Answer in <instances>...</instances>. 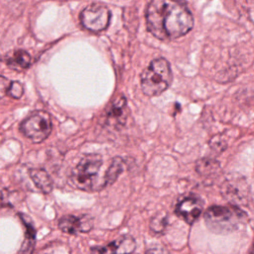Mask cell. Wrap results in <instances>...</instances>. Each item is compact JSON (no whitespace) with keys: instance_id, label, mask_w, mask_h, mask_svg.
Wrapping results in <instances>:
<instances>
[{"instance_id":"15","label":"cell","mask_w":254,"mask_h":254,"mask_svg":"<svg viewBox=\"0 0 254 254\" xmlns=\"http://www.w3.org/2000/svg\"><path fill=\"white\" fill-rule=\"evenodd\" d=\"M168 224V216L164 215H157L155 216L150 222V229L154 233H162L166 229Z\"/></svg>"},{"instance_id":"18","label":"cell","mask_w":254,"mask_h":254,"mask_svg":"<svg viewBox=\"0 0 254 254\" xmlns=\"http://www.w3.org/2000/svg\"><path fill=\"white\" fill-rule=\"evenodd\" d=\"M249 254H254V242H253V244H252V247H251L250 251H249Z\"/></svg>"},{"instance_id":"1","label":"cell","mask_w":254,"mask_h":254,"mask_svg":"<svg viewBox=\"0 0 254 254\" xmlns=\"http://www.w3.org/2000/svg\"><path fill=\"white\" fill-rule=\"evenodd\" d=\"M147 28L159 40H174L188 34L194 18L188 7L180 1L154 0L146 10Z\"/></svg>"},{"instance_id":"16","label":"cell","mask_w":254,"mask_h":254,"mask_svg":"<svg viewBox=\"0 0 254 254\" xmlns=\"http://www.w3.org/2000/svg\"><path fill=\"white\" fill-rule=\"evenodd\" d=\"M24 94V88L18 81L10 82L7 88V95L12 99H20Z\"/></svg>"},{"instance_id":"4","label":"cell","mask_w":254,"mask_h":254,"mask_svg":"<svg viewBox=\"0 0 254 254\" xmlns=\"http://www.w3.org/2000/svg\"><path fill=\"white\" fill-rule=\"evenodd\" d=\"M102 165L101 155L95 153L86 155L73 170L70 177L71 184L82 191H99L97 183Z\"/></svg>"},{"instance_id":"10","label":"cell","mask_w":254,"mask_h":254,"mask_svg":"<svg viewBox=\"0 0 254 254\" xmlns=\"http://www.w3.org/2000/svg\"><path fill=\"white\" fill-rule=\"evenodd\" d=\"M19 217L23 224L25 225L26 230H25V237L18 254H32L36 244V229L33 225V222L27 216L20 214Z\"/></svg>"},{"instance_id":"12","label":"cell","mask_w":254,"mask_h":254,"mask_svg":"<svg viewBox=\"0 0 254 254\" xmlns=\"http://www.w3.org/2000/svg\"><path fill=\"white\" fill-rule=\"evenodd\" d=\"M126 101L122 97L113 103L108 113V120L111 125H123L126 121Z\"/></svg>"},{"instance_id":"13","label":"cell","mask_w":254,"mask_h":254,"mask_svg":"<svg viewBox=\"0 0 254 254\" xmlns=\"http://www.w3.org/2000/svg\"><path fill=\"white\" fill-rule=\"evenodd\" d=\"M30 178L35 186L44 194H49L53 190V181L43 169H32L29 171Z\"/></svg>"},{"instance_id":"14","label":"cell","mask_w":254,"mask_h":254,"mask_svg":"<svg viewBox=\"0 0 254 254\" xmlns=\"http://www.w3.org/2000/svg\"><path fill=\"white\" fill-rule=\"evenodd\" d=\"M126 166L125 161L122 158H114L111 162L110 167L108 169L105 177V188L107 186L112 185L118 178V176L124 171Z\"/></svg>"},{"instance_id":"17","label":"cell","mask_w":254,"mask_h":254,"mask_svg":"<svg viewBox=\"0 0 254 254\" xmlns=\"http://www.w3.org/2000/svg\"><path fill=\"white\" fill-rule=\"evenodd\" d=\"M145 254H170L167 248L161 245H155L147 248Z\"/></svg>"},{"instance_id":"7","label":"cell","mask_w":254,"mask_h":254,"mask_svg":"<svg viewBox=\"0 0 254 254\" xmlns=\"http://www.w3.org/2000/svg\"><path fill=\"white\" fill-rule=\"evenodd\" d=\"M136 241L133 236L124 234L104 246H94L89 254H133Z\"/></svg>"},{"instance_id":"3","label":"cell","mask_w":254,"mask_h":254,"mask_svg":"<svg viewBox=\"0 0 254 254\" xmlns=\"http://www.w3.org/2000/svg\"><path fill=\"white\" fill-rule=\"evenodd\" d=\"M172 71L164 58L153 60L141 75V88L148 97H156L164 93L172 82Z\"/></svg>"},{"instance_id":"6","label":"cell","mask_w":254,"mask_h":254,"mask_svg":"<svg viewBox=\"0 0 254 254\" xmlns=\"http://www.w3.org/2000/svg\"><path fill=\"white\" fill-rule=\"evenodd\" d=\"M110 17L109 9L100 3H93L87 6L79 15L82 26L92 32L106 30L109 25Z\"/></svg>"},{"instance_id":"8","label":"cell","mask_w":254,"mask_h":254,"mask_svg":"<svg viewBox=\"0 0 254 254\" xmlns=\"http://www.w3.org/2000/svg\"><path fill=\"white\" fill-rule=\"evenodd\" d=\"M94 227V219L88 215L65 216L59 220V228L68 234L76 235L78 233H88Z\"/></svg>"},{"instance_id":"11","label":"cell","mask_w":254,"mask_h":254,"mask_svg":"<svg viewBox=\"0 0 254 254\" xmlns=\"http://www.w3.org/2000/svg\"><path fill=\"white\" fill-rule=\"evenodd\" d=\"M7 67L16 72H22L31 65V57L24 50H16L5 56Z\"/></svg>"},{"instance_id":"5","label":"cell","mask_w":254,"mask_h":254,"mask_svg":"<svg viewBox=\"0 0 254 254\" xmlns=\"http://www.w3.org/2000/svg\"><path fill=\"white\" fill-rule=\"evenodd\" d=\"M20 130L32 142L41 143L48 138L52 131L51 117L45 111H38L23 121Z\"/></svg>"},{"instance_id":"2","label":"cell","mask_w":254,"mask_h":254,"mask_svg":"<svg viewBox=\"0 0 254 254\" xmlns=\"http://www.w3.org/2000/svg\"><path fill=\"white\" fill-rule=\"evenodd\" d=\"M208 228L218 234H227L237 230L247 220L244 212L236 207L213 206L205 213Z\"/></svg>"},{"instance_id":"9","label":"cell","mask_w":254,"mask_h":254,"mask_svg":"<svg viewBox=\"0 0 254 254\" xmlns=\"http://www.w3.org/2000/svg\"><path fill=\"white\" fill-rule=\"evenodd\" d=\"M204 203L199 197L189 196L182 199L176 206V215L186 221L188 224H193L202 215Z\"/></svg>"}]
</instances>
